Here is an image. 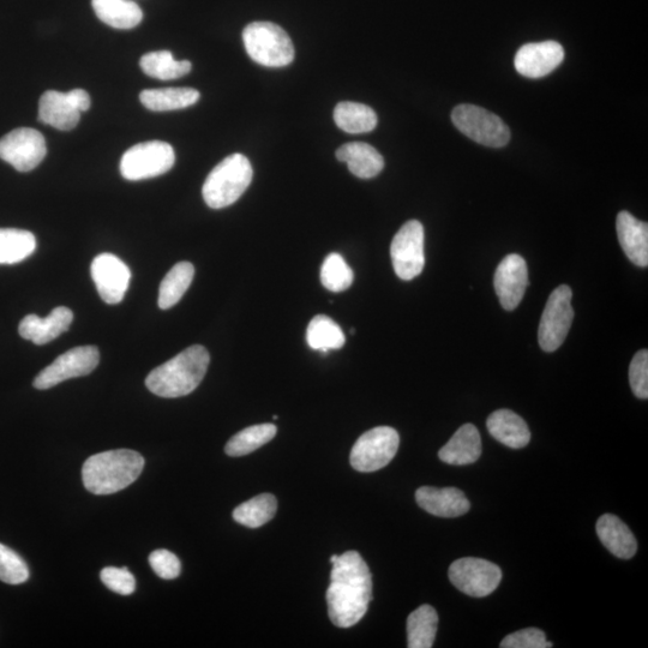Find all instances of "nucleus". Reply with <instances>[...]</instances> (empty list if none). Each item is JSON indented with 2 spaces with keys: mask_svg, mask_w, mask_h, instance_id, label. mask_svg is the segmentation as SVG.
<instances>
[{
  "mask_svg": "<svg viewBox=\"0 0 648 648\" xmlns=\"http://www.w3.org/2000/svg\"><path fill=\"white\" fill-rule=\"evenodd\" d=\"M144 459L130 449L108 450L90 456L82 468L83 484L94 495H111L128 488L141 476Z\"/></svg>",
  "mask_w": 648,
  "mask_h": 648,
  "instance_id": "obj_3",
  "label": "nucleus"
},
{
  "mask_svg": "<svg viewBox=\"0 0 648 648\" xmlns=\"http://www.w3.org/2000/svg\"><path fill=\"white\" fill-rule=\"evenodd\" d=\"M449 580L467 596L483 598L500 586L502 572L497 564L483 558L465 557L452 563Z\"/></svg>",
  "mask_w": 648,
  "mask_h": 648,
  "instance_id": "obj_11",
  "label": "nucleus"
},
{
  "mask_svg": "<svg viewBox=\"0 0 648 648\" xmlns=\"http://www.w3.org/2000/svg\"><path fill=\"white\" fill-rule=\"evenodd\" d=\"M564 59L563 47L556 41L526 44L516 53L514 65L520 75L542 78L551 74Z\"/></svg>",
  "mask_w": 648,
  "mask_h": 648,
  "instance_id": "obj_17",
  "label": "nucleus"
},
{
  "mask_svg": "<svg viewBox=\"0 0 648 648\" xmlns=\"http://www.w3.org/2000/svg\"><path fill=\"white\" fill-rule=\"evenodd\" d=\"M195 268L190 262H180L168 272L162 280L159 290V308L167 310L173 308L189 290L194 280Z\"/></svg>",
  "mask_w": 648,
  "mask_h": 648,
  "instance_id": "obj_29",
  "label": "nucleus"
},
{
  "mask_svg": "<svg viewBox=\"0 0 648 648\" xmlns=\"http://www.w3.org/2000/svg\"><path fill=\"white\" fill-rule=\"evenodd\" d=\"M140 65L144 74L161 81L177 80L188 75L192 68L189 60H176L170 51L144 54Z\"/></svg>",
  "mask_w": 648,
  "mask_h": 648,
  "instance_id": "obj_30",
  "label": "nucleus"
},
{
  "mask_svg": "<svg viewBox=\"0 0 648 648\" xmlns=\"http://www.w3.org/2000/svg\"><path fill=\"white\" fill-rule=\"evenodd\" d=\"M47 154L45 137L38 130L20 128L0 138V159L18 172L38 167Z\"/></svg>",
  "mask_w": 648,
  "mask_h": 648,
  "instance_id": "obj_14",
  "label": "nucleus"
},
{
  "mask_svg": "<svg viewBox=\"0 0 648 648\" xmlns=\"http://www.w3.org/2000/svg\"><path fill=\"white\" fill-rule=\"evenodd\" d=\"M210 356L206 348L194 345L158 366L147 377L146 386L161 398H180L200 386L207 374Z\"/></svg>",
  "mask_w": 648,
  "mask_h": 648,
  "instance_id": "obj_2",
  "label": "nucleus"
},
{
  "mask_svg": "<svg viewBox=\"0 0 648 648\" xmlns=\"http://www.w3.org/2000/svg\"><path fill=\"white\" fill-rule=\"evenodd\" d=\"M36 249L32 232L16 228H0V264L20 263Z\"/></svg>",
  "mask_w": 648,
  "mask_h": 648,
  "instance_id": "obj_32",
  "label": "nucleus"
},
{
  "mask_svg": "<svg viewBox=\"0 0 648 648\" xmlns=\"http://www.w3.org/2000/svg\"><path fill=\"white\" fill-rule=\"evenodd\" d=\"M495 291L503 309L518 308L528 286L527 263L519 255L512 254L498 264L494 278Z\"/></svg>",
  "mask_w": 648,
  "mask_h": 648,
  "instance_id": "obj_16",
  "label": "nucleus"
},
{
  "mask_svg": "<svg viewBox=\"0 0 648 648\" xmlns=\"http://www.w3.org/2000/svg\"><path fill=\"white\" fill-rule=\"evenodd\" d=\"M100 578L114 593L130 596L135 592L136 580L126 568L107 567L102 569Z\"/></svg>",
  "mask_w": 648,
  "mask_h": 648,
  "instance_id": "obj_38",
  "label": "nucleus"
},
{
  "mask_svg": "<svg viewBox=\"0 0 648 648\" xmlns=\"http://www.w3.org/2000/svg\"><path fill=\"white\" fill-rule=\"evenodd\" d=\"M597 533L600 542L603 543L612 555L623 560L634 557L638 550V543L632 531L621 519L611 514L600 516L597 522Z\"/></svg>",
  "mask_w": 648,
  "mask_h": 648,
  "instance_id": "obj_23",
  "label": "nucleus"
},
{
  "mask_svg": "<svg viewBox=\"0 0 648 648\" xmlns=\"http://www.w3.org/2000/svg\"><path fill=\"white\" fill-rule=\"evenodd\" d=\"M336 159L345 162L354 176L370 179L378 176L383 170V156L368 143L352 142L336 150Z\"/></svg>",
  "mask_w": 648,
  "mask_h": 648,
  "instance_id": "obj_22",
  "label": "nucleus"
},
{
  "mask_svg": "<svg viewBox=\"0 0 648 648\" xmlns=\"http://www.w3.org/2000/svg\"><path fill=\"white\" fill-rule=\"evenodd\" d=\"M200 96L194 88L146 89L140 94V100L150 111L167 112L195 105Z\"/></svg>",
  "mask_w": 648,
  "mask_h": 648,
  "instance_id": "obj_26",
  "label": "nucleus"
},
{
  "mask_svg": "<svg viewBox=\"0 0 648 648\" xmlns=\"http://www.w3.org/2000/svg\"><path fill=\"white\" fill-rule=\"evenodd\" d=\"M573 292L567 285L557 287L546 302L538 329L539 345L545 352H554L566 340L574 320Z\"/></svg>",
  "mask_w": 648,
  "mask_h": 648,
  "instance_id": "obj_9",
  "label": "nucleus"
},
{
  "mask_svg": "<svg viewBox=\"0 0 648 648\" xmlns=\"http://www.w3.org/2000/svg\"><path fill=\"white\" fill-rule=\"evenodd\" d=\"M437 627V611L428 604L419 606L407 618V646L431 648L434 646Z\"/></svg>",
  "mask_w": 648,
  "mask_h": 648,
  "instance_id": "obj_27",
  "label": "nucleus"
},
{
  "mask_svg": "<svg viewBox=\"0 0 648 648\" xmlns=\"http://www.w3.org/2000/svg\"><path fill=\"white\" fill-rule=\"evenodd\" d=\"M29 578L26 562L14 550L0 544V580L9 585H20Z\"/></svg>",
  "mask_w": 648,
  "mask_h": 648,
  "instance_id": "obj_36",
  "label": "nucleus"
},
{
  "mask_svg": "<svg viewBox=\"0 0 648 648\" xmlns=\"http://www.w3.org/2000/svg\"><path fill=\"white\" fill-rule=\"evenodd\" d=\"M90 272L96 290L105 303L114 305L122 302L129 288L131 272L120 258L112 254L96 256Z\"/></svg>",
  "mask_w": 648,
  "mask_h": 648,
  "instance_id": "obj_15",
  "label": "nucleus"
},
{
  "mask_svg": "<svg viewBox=\"0 0 648 648\" xmlns=\"http://www.w3.org/2000/svg\"><path fill=\"white\" fill-rule=\"evenodd\" d=\"M452 120L462 134L483 146L501 148L510 140L506 123L485 108L468 104L456 106Z\"/></svg>",
  "mask_w": 648,
  "mask_h": 648,
  "instance_id": "obj_7",
  "label": "nucleus"
},
{
  "mask_svg": "<svg viewBox=\"0 0 648 648\" xmlns=\"http://www.w3.org/2000/svg\"><path fill=\"white\" fill-rule=\"evenodd\" d=\"M336 560H338V555H334L332 556V558H330V562L332 563H334Z\"/></svg>",
  "mask_w": 648,
  "mask_h": 648,
  "instance_id": "obj_41",
  "label": "nucleus"
},
{
  "mask_svg": "<svg viewBox=\"0 0 648 648\" xmlns=\"http://www.w3.org/2000/svg\"><path fill=\"white\" fill-rule=\"evenodd\" d=\"M334 120L348 134H364L377 126V114L371 107L358 102L342 101L336 105Z\"/></svg>",
  "mask_w": 648,
  "mask_h": 648,
  "instance_id": "obj_28",
  "label": "nucleus"
},
{
  "mask_svg": "<svg viewBox=\"0 0 648 648\" xmlns=\"http://www.w3.org/2000/svg\"><path fill=\"white\" fill-rule=\"evenodd\" d=\"M254 170L243 154H232L209 173L203 184L202 195L213 209L230 207L237 202L251 184Z\"/></svg>",
  "mask_w": 648,
  "mask_h": 648,
  "instance_id": "obj_4",
  "label": "nucleus"
},
{
  "mask_svg": "<svg viewBox=\"0 0 648 648\" xmlns=\"http://www.w3.org/2000/svg\"><path fill=\"white\" fill-rule=\"evenodd\" d=\"M176 154L171 144L149 141L126 150L120 160V173L126 180H143L159 177L171 170Z\"/></svg>",
  "mask_w": 648,
  "mask_h": 648,
  "instance_id": "obj_6",
  "label": "nucleus"
},
{
  "mask_svg": "<svg viewBox=\"0 0 648 648\" xmlns=\"http://www.w3.org/2000/svg\"><path fill=\"white\" fill-rule=\"evenodd\" d=\"M400 436L390 426H377L366 431L354 444L351 466L358 472H376L386 467L398 453Z\"/></svg>",
  "mask_w": 648,
  "mask_h": 648,
  "instance_id": "obj_8",
  "label": "nucleus"
},
{
  "mask_svg": "<svg viewBox=\"0 0 648 648\" xmlns=\"http://www.w3.org/2000/svg\"><path fill=\"white\" fill-rule=\"evenodd\" d=\"M353 270L339 254H330L324 260L321 268V282L327 290L340 293L353 284Z\"/></svg>",
  "mask_w": 648,
  "mask_h": 648,
  "instance_id": "obj_35",
  "label": "nucleus"
},
{
  "mask_svg": "<svg viewBox=\"0 0 648 648\" xmlns=\"http://www.w3.org/2000/svg\"><path fill=\"white\" fill-rule=\"evenodd\" d=\"M482 455V440L473 424L462 425L442 447L438 456L449 465L464 466L476 462Z\"/></svg>",
  "mask_w": 648,
  "mask_h": 648,
  "instance_id": "obj_21",
  "label": "nucleus"
},
{
  "mask_svg": "<svg viewBox=\"0 0 648 648\" xmlns=\"http://www.w3.org/2000/svg\"><path fill=\"white\" fill-rule=\"evenodd\" d=\"M306 341L312 350L327 353L330 350H339L345 345V334L339 324L326 315H317L312 318L306 330Z\"/></svg>",
  "mask_w": 648,
  "mask_h": 648,
  "instance_id": "obj_31",
  "label": "nucleus"
},
{
  "mask_svg": "<svg viewBox=\"0 0 648 648\" xmlns=\"http://www.w3.org/2000/svg\"><path fill=\"white\" fill-rule=\"evenodd\" d=\"M278 510V501L270 494L258 495L233 510V519L249 528H258L272 520Z\"/></svg>",
  "mask_w": 648,
  "mask_h": 648,
  "instance_id": "obj_33",
  "label": "nucleus"
},
{
  "mask_svg": "<svg viewBox=\"0 0 648 648\" xmlns=\"http://www.w3.org/2000/svg\"><path fill=\"white\" fill-rule=\"evenodd\" d=\"M393 267L401 280L410 281L423 272L424 227L417 220L407 221L390 245Z\"/></svg>",
  "mask_w": 648,
  "mask_h": 648,
  "instance_id": "obj_12",
  "label": "nucleus"
},
{
  "mask_svg": "<svg viewBox=\"0 0 648 648\" xmlns=\"http://www.w3.org/2000/svg\"><path fill=\"white\" fill-rule=\"evenodd\" d=\"M92 100L83 89H74L68 93L47 90L39 102V120L58 130L70 131L80 122L81 113L90 108Z\"/></svg>",
  "mask_w": 648,
  "mask_h": 648,
  "instance_id": "obj_10",
  "label": "nucleus"
},
{
  "mask_svg": "<svg viewBox=\"0 0 648 648\" xmlns=\"http://www.w3.org/2000/svg\"><path fill=\"white\" fill-rule=\"evenodd\" d=\"M99 20L116 29H132L143 20V12L132 0H92Z\"/></svg>",
  "mask_w": 648,
  "mask_h": 648,
  "instance_id": "obj_25",
  "label": "nucleus"
},
{
  "mask_svg": "<svg viewBox=\"0 0 648 648\" xmlns=\"http://www.w3.org/2000/svg\"><path fill=\"white\" fill-rule=\"evenodd\" d=\"M72 321L74 312L65 306H58L46 318L36 315L24 317L18 327V333L23 339L33 341L35 345H46L68 332Z\"/></svg>",
  "mask_w": 648,
  "mask_h": 648,
  "instance_id": "obj_18",
  "label": "nucleus"
},
{
  "mask_svg": "<svg viewBox=\"0 0 648 648\" xmlns=\"http://www.w3.org/2000/svg\"><path fill=\"white\" fill-rule=\"evenodd\" d=\"M372 600V575L357 551H347L333 563L327 590L330 621L339 628L357 624Z\"/></svg>",
  "mask_w": 648,
  "mask_h": 648,
  "instance_id": "obj_1",
  "label": "nucleus"
},
{
  "mask_svg": "<svg viewBox=\"0 0 648 648\" xmlns=\"http://www.w3.org/2000/svg\"><path fill=\"white\" fill-rule=\"evenodd\" d=\"M278 432L274 424L250 426L234 435L226 444L225 452L232 458L248 455L272 441Z\"/></svg>",
  "mask_w": 648,
  "mask_h": 648,
  "instance_id": "obj_34",
  "label": "nucleus"
},
{
  "mask_svg": "<svg viewBox=\"0 0 648 648\" xmlns=\"http://www.w3.org/2000/svg\"><path fill=\"white\" fill-rule=\"evenodd\" d=\"M617 236L622 250L636 266H648V225L626 210L617 215Z\"/></svg>",
  "mask_w": 648,
  "mask_h": 648,
  "instance_id": "obj_20",
  "label": "nucleus"
},
{
  "mask_svg": "<svg viewBox=\"0 0 648 648\" xmlns=\"http://www.w3.org/2000/svg\"><path fill=\"white\" fill-rule=\"evenodd\" d=\"M486 425L490 435L509 448L521 449L531 441V432L525 420L513 411H495Z\"/></svg>",
  "mask_w": 648,
  "mask_h": 648,
  "instance_id": "obj_24",
  "label": "nucleus"
},
{
  "mask_svg": "<svg viewBox=\"0 0 648 648\" xmlns=\"http://www.w3.org/2000/svg\"><path fill=\"white\" fill-rule=\"evenodd\" d=\"M149 563L156 575L161 579L172 580L178 578L182 564L179 558L168 550H156L149 556Z\"/></svg>",
  "mask_w": 648,
  "mask_h": 648,
  "instance_id": "obj_40",
  "label": "nucleus"
},
{
  "mask_svg": "<svg viewBox=\"0 0 648 648\" xmlns=\"http://www.w3.org/2000/svg\"><path fill=\"white\" fill-rule=\"evenodd\" d=\"M629 382L636 398H648V352L641 350L635 354L629 366Z\"/></svg>",
  "mask_w": 648,
  "mask_h": 648,
  "instance_id": "obj_37",
  "label": "nucleus"
},
{
  "mask_svg": "<svg viewBox=\"0 0 648 648\" xmlns=\"http://www.w3.org/2000/svg\"><path fill=\"white\" fill-rule=\"evenodd\" d=\"M416 501L425 512L440 518H458L468 513L471 508L464 492L456 488L437 489L423 486L416 492Z\"/></svg>",
  "mask_w": 648,
  "mask_h": 648,
  "instance_id": "obj_19",
  "label": "nucleus"
},
{
  "mask_svg": "<svg viewBox=\"0 0 648 648\" xmlns=\"http://www.w3.org/2000/svg\"><path fill=\"white\" fill-rule=\"evenodd\" d=\"M502 648H550L551 642L546 641L543 630L527 628L509 634L501 642Z\"/></svg>",
  "mask_w": 648,
  "mask_h": 648,
  "instance_id": "obj_39",
  "label": "nucleus"
},
{
  "mask_svg": "<svg viewBox=\"0 0 648 648\" xmlns=\"http://www.w3.org/2000/svg\"><path fill=\"white\" fill-rule=\"evenodd\" d=\"M100 362V352L95 346L72 348L42 370L34 380V387L50 389L70 378L92 374Z\"/></svg>",
  "mask_w": 648,
  "mask_h": 648,
  "instance_id": "obj_13",
  "label": "nucleus"
},
{
  "mask_svg": "<svg viewBox=\"0 0 648 648\" xmlns=\"http://www.w3.org/2000/svg\"><path fill=\"white\" fill-rule=\"evenodd\" d=\"M249 57L268 68H284L294 59L293 42L284 29L272 22H252L243 30Z\"/></svg>",
  "mask_w": 648,
  "mask_h": 648,
  "instance_id": "obj_5",
  "label": "nucleus"
}]
</instances>
